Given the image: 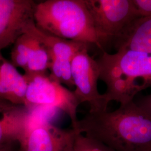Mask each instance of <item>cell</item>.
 Segmentation results:
<instances>
[{
    "mask_svg": "<svg viewBox=\"0 0 151 151\" xmlns=\"http://www.w3.org/2000/svg\"><path fill=\"white\" fill-rule=\"evenodd\" d=\"M75 130L114 151H151V116L134 101L112 111L88 112Z\"/></svg>",
    "mask_w": 151,
    "mask_h": 151,
    "instance_id": "6da1fadb",
    "label": "cell"
},
{
    "mask_svg": "<svg viewBox=\"0 0 151 151\" xmlns=\"http://www.w3.org/2000/svg\"><path fill=\"white\" fill-rule=\"evenodd\" d=\"M99 80L106 86V103L120 105L134 101L136 95L151 87V53L120 48L110 54L103 51L96 60Z\"/></svg>",
    "mask_w": 151,
    "mask_h": 151,
    "instance_id": "7a4b0ae2",
    "label": "cell"
},
{
    "mask_svg": "<svg viewBox=\"0 0 151 151\" xmlns=\"http://www.w3.org/2000/svg\"><path fill=\"white\" fill-rule=\"evenodd\" d=\"M36 27L49 34L69 40L100 45L85 0H47L37 3Z\"/></svg>",
    "mask_w": 151,
    "mask_h": 151,
    "instance_id": "3957f363",
    "label": "cell"
},
{
    "mask_svg": "<svg viewBox=\"0 0 151 151\" xmlns=\"http://www.w3.org/2000/svg\"><path fill=\"white\" fill-rule=\"evenodd\" d=\"M100 48L113 43L124 29L139 18L132 0H85Z\"/></svg>",
    "mask_w": 151,
    "mask_h": 151,
    "instance_id": "277c9868",
    "label": "cell"
},
{
    "mask_svg": "<svg viewBox=\"0 0 151 151\" xmlns=\"http://www.w3.org/2000/svg\"><path fill=\"white\" fill-rule=\"evenodd\" d=\"M24 76L27 82L25 106L30 109L35 106L58 109L70 117L72 129L75 130L78 121L77 110L80 104L73 91L52 80L48 73Z\"/></svg>",
    "mask_w": 151,
    "mask_h": 151,
    "instance_id": "5b68a950",
    "label": "cell"
},
{
    "mask_svg": "<svg viewBox=\"0 0 151 151\" xmlns=\"http://www.w3.org/2000/svg\"><path fill=\"white\" fill-rule=\"evenodd\" d=\"M72 78L75 87L73 93L78 102L87 103L89 113L107 110L108 104L98 90L100 72L96 60L85 48L76 54L71 62Z\"/></svg>",
    "mask_w": 151,
    "mask_h": 151,
    "instance_id": "8992f818",
    "label": "cell"
},
{
    "mask_svg": "<svg viewBox=\"0 0 151 151\" xmlns=\"http://www.w3.org/2000/svg\"><path fill=\"white\" fill-rule=\"evenodd\" d=\"M76 131L64 129L34 115L17 151H72Z\"/></svg>",
    "mask_w": 151,
    "mask_h": 151,
    "instance_id": "52a82bcc",
    "label": "cell"
},
{
    "mask_svg": "<svg viewBox=\"0 0 151 151\" xmlns=\"http://www.w3.org/2000/svg\"><path fill=\"white\" fill-rule=\"evenodd\" d=\"M37 4L32 0H0V52L13 45L35 22Z\"/></svg>",
    "mask_w": 151,
    "mask_h": 151,
    "instance_id": "ba28073f",
    "label": "cell"
},
{
    "mask_svg": "<svg viewBox=\"0 0 151 151\" xmlns=\"http://www.w3.org/2000/svg\"><path fill=\"white\" fill-rule=\"evenodd\" d=\"M33 116L31 109L25 105L0 99V146L18 143Z\"/></svg>",
    "mask_w": 151,
    "mask_h": 151,
    "instance_id": "9c48e42d",
    "label": "cell"
},
{
    "mask_svg": "<svg viewBox=\"0 0 151 151\" xmlns=\"http://www.w3.org/2000/svg\"><path fill=\"white\" fill-rule=\"evenodd\" d=\"M27 82L10 61L0 52V99L25 105Z\"/></svg>",
    "mask_w": 151,
    "mask_h": 151,
    "instance_id": "30bf717a",
    "label": "cell"
},
{
    "mask_svg": "<svg viewBox=\"0 0 151 151\" xmlns=\"http://www.w3.org/2000/svg\"><path fill=\"white\" fill-rule=\"evenodd\" d=\"M113 43L116 50L128 49L151 53V16L132 22Z\"/></svg>",
    "mask_w": 151,
    "mask_h": 151,
    "instance_id": "8fae6325",
    "label": "cell"
},
{
    "mask_svg": "<svg viewBox=\"0 0 151 151\" xmlns=\"http://www.w3.org/2000/svg\"><path fill=\"white\" fill-rule=\"evenodd\" d=\"M27 32L32 34L48 48L51 59L72 61L78 52L83 49L89 48L90 45L82 42L62 39L44 32L36 27L35 22L27 27Z\"/></svg>",
    "mask_w": 151,
    "mask_h": 151,
    "instance_id": "7c38bea8",
    "label": "cell"
},
{
    "mask_svg": "<svg viewBox=\"0 0 151 151\" xmlns=\"http://www.w3.org/2000/svg\"><path fill=\"white\" fill-rule=\"evenodd\" d=\"M51 62V55L48 49L35 38L27 65L24 70L25 72L24 75L48 73L47 70L49 69Z\"/></svg>",
    "mask_w": 151,
    "mask_h": 151,
    "instance_id": "4fadbf2b",
    "label": "cell"
},
{
    "mask_svg": "<svg viewBox=\"0 0 151 151\" xmlns=\"http://www.w3.org/2000/svg\"><path fill=\"white\" fill-rule=\"evenodd\" d=\"M35 41L34 36L27 32L22 34L16 39L11 50L10 61L16 68L25 70Z\"/></svg>",
    "mask_w": 151,
    "mask_h": 151,
    "instance_id": "5bb4252c",
    "label": "cell"
},
{
    "mask_svg": "<svg viewBox=\"0 0 151 151\" xmlns=\"http://www.w3.org/2000/svg\"><path fill=\"white\" fill-rule=\"evenodd\" d=\"M71 62L68 60L52 59L49 70V77L60 84L70 88L75 87L72 78Z\"/></svg>",
    "mask_w": 151,
    "mask_h": 151,
    "instance_id": "9a60e30c",
    "label": "cell"
},
{
    "mask_svg": "<svg viewBox=\"0 0 151 151\" xmlns=\"http://www.w3.org/2000/svg\"><path fill=\"white\" fill-rule=\"evenodd\" d=\"M72 151H114L103 143L76 131Z\"/></svg>",
    "mask_w": 151,
    "mask_h": 151,
    "instance_id": "2e32d148",
    "label": "cell"
},
{
    "mask_svg": "<svg viewBox=\"0 0 151 151\" xmlns=\"http://www.w3.org/2000/svg\"><path fill=\"white\" fill-rule=\"evenodd\" d=\"M139 17L151 16V0H132Z\"/></svg>",
    "mask_w": 151,
    "mask_h": 151,
    "instance_id": "e0dca14e",
    "label": "cell"
},
{
    "mask_svg": "<svg viewBox=\"0 0 151 151\" xmlns=\"http://www.w3.org/2000/svg\"><path fill=\"white\" fill-rule=\"evenodd\" d=\"M134 102L151 116V93L144 97H141L138 101Z\"/></svg>",
    "mask_w": 151,
    "mask_h": 151,
    "instance_id": "ac0fdd59",
    "label": "cell"
},
{
    "mask_svg": "<svg viewBox=\"0 0 151 151\" xmlns=\"http://www.w3.org/2000/svg\"><path fill=\"white\" fill-rule=\"evenodd\" d=\"M0 151H14V145L0 146Z\"/></svg>",
    "mask_w": 151,
    "mask_h": 151,
    "instance_id": "d6986e66",
    "label": "cell"
}]
</instances>
